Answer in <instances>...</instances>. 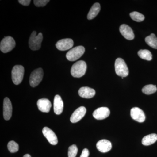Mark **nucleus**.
Masks as SVG:
<instances>
[{"mask_svg": "<svg viewBox=\"0 0 157 157\" xmlns=\"http://www.w3.org/2000/svg\"><path fill=\"white\" fill-rule=\"evenodd\" d=\"M86 68L87 66L85 62L82 60L78 61L74 63L71 67V75L73 77L80 78L85 74Z\"/></svg>", "mask_w": 157, "mask_h": 157, "instance_id": "obj_1", "label": "nucleus"}, {"mask_svg": "<svg viewBox=\"0 0 157 157\" xmlns=\"http://www.w3.org/2000/svg\"><path fill=\"white\" fill-rule=\"evenodd\" d=\"M43 40V36L42 33H40L38 35L36 32L33 31L31 34L29 40V46L32 50H39L41 48V43Z\"/></svg>", "mask_w": 157, "mask_h": 157, "instance_id": "obj_2", "label": "nucleus"}, {"mask_svg": "<svg viewBox=\"0 0 157 157\" xmlns=\"http://www.w3.org/2000/svg\"><path fill=\"white\" fill-rule=\"evenodd\" d=\"M115 69L116 73L118 76L125 77L128 75V68L122 59L119 58L116 60Z\"/></svg>", "mask_w": 157, "mask_h": 157, "instance_id": "obj_3", "label": "nucleus"}, {"mask_svg": "<svg viewBox=\"0 0 157 157\" xmlns=\"http://www.w3.org/2000/svg\"><path fill=\"white\" fill-rule=\"evenodd\" d=\"M25 69L21 65H16L11 71L12 80L14 84L18 85L21 83L24 75Z\"/></svg>", "mask_w": 157, "mask_h": 157, "instance_id": "obj_4", "label": "nucleus"}, {"mask_svg": "<svg viewBox=\"0 0 157 157\" xmlns=\"http://www.w3.org/2000/svg\"><path fill=\"white\" fill-rule=\"evenodd\" d=\"M85 51V49L83 46H76L67 52L66 57L70 61H75L83 55Z\"/></svg>", "mask_w": 157, "mask_h": 157, "instance_id": "obj_5", "label": "nucleus"}, {"mask_svg": "<svg viewBox=\"0 0 157 157\" xmlns=\"http://www.w3.org/2000/svg\"><path fill=\"white\" fill-rule=\"evenodd\" d=\"M16 43L14 39L11 36L5 37L0 44V49L4 53H7L15 47Z\"/></svg>", "mask_w": 157, "mask_h": 157, "instance_id": "obj_6", "label": "nucleus"}, {"mask_svg": "<svg viewBox=\"0 0 157 157\" xmlns=\"http://www.w3.org/2000/svg\"><path fill=\"white\" fill-rule=\"evenodd\" d=\"M43 76V71L42 68H39L34 70L31 74L29 83L33 87L37 86L42 81Z\"/></svg>", "mask_w": 157, "mask_h": 157, "instance_id": "obj_7", "label": "nucleus"}, {"mask_svg": "<svg viewBox=\"0 0 157 157\" xmlns=\"http://www.w3.org/2000/svg\"><path fill=\"white\" fill-rule=\"evenodd\" d=\"M42 133L51 144L54 145L57 144L58 142L57 137L51 129L48 127H44L42 130Z\"/></svg>", "mask_w": 157, "mask_h": 157, "instance_id": "obj_8", "label": "nucleus"}, {"mask_svg": "<svg viewBox=\"0 0 157 157\" xmlns=\"http://www.w3.org/2000/svg\"><path fill=\"white\" fill-rule=\"evenodd\" d=\"M12 104L9 98H6L3 102V116L6 121L10 119L12 116Z\"/></svg>", "mask_w": 157, "mask_h": 157, "instance_id": "obj_9", "label": "nucleus"}, {"mask_svg": "<svg viewBox=\"0 0 157 157\" xmlns=\"http://www.w3.org/2000/svg\"><path fill=\"white\" fill-rule=\"evenodd\" d=\"M131 117L138 122L142 123L145 120V115L142 109L138 107H135L131 110Z\"/></svg>", "mask_w": 157, "mask_h": 157, "instance_id": "obj_10", "label": "nucleus"}, {"mask_svg": "<svg viewBox=\"0 0 157 157\" xmlns=\"http://www.w3.org/2000/svg\"><path fill=\"white\" fill-rule=\"evenodd\" d=\"M110 114V110L106 107H101L96 109L93 113V116L98 120H102L108 117Z\"/></svg>", "mask_w": 157, "mask_h": 157, "instance_id": "obj_11", "label": "nucleus"}, {"mask_svg": "<svg viewBox=\"0 0 157 157\" xmlns=\"http://www.w3.org/2000/svg\"><path fill=\"white\" fill-rule=\"evenodd\" d=\"M86 112V109L84 107H80L74 111L70 117V121L73 123L77 122L81 120Z\"/></svg>", "mask_w": 157, "mask_h": 157, "instance_id": "obj_12", "label": "nucleus"}, {"mask_svg": "<svg viewBox=\"0 0 157 157\" xmlns=\"http://www.w3.org/2000/svg\"><path fill=\"white\" fill-rule=\"evenodd\" d=\"M73 40L70 39H65L59 40L56 44V48L59 50L66 51L73 47Z\"/></svg>", "mask_w": 157, "mask_h": 157, "instance_id": "obj_13", "label": "nucleus"}, {"mask_svg": "<svg viewBox=\"0 0 157 157\" xmlns=\"http://www.w3.org/2000/svg\"><path fill=\"white\" fill-rule=\"evenodd\" d=\"M37 104L38 109L42 112H49L52 107L50 101L46 98L39 99L37 101Z\"/></svg>", "mask_w": 157, "mask_h": 157, "instance_id": "obj_14", "label": "nucleus"}, {"mask_svg": "<svg viewBox=\"0 0 157 157\" xmlns=\"http://www.w3.org/2000/svg\"><path fill=\"white\" fill-rule=\"evenodd\" d=\"M120 32L126 39L133 40L135 38V35L132 29L127 25H122L120 27Z\"/></svg>", "mask_w": 157, "mask_h": 157, "instance_id": "obj_15", "label": "nucleus"}, {"mask_svg": "<svg viewBox=\"0 0 157 157\" xmlns=\"http://www.w3.org/2000/svg\"><path fill=\"white\" fill-rule=\"evenodd\" d=\"M97 148L100 152L106 153L109 151L112 148V144L109 140L106 139H102L99 140L97 143Z\"/></svg>", "mask_w": 157, "mask_h": 157, "instance_id": "obj_16", "label": "nucleus"}, {"mask_svg": "<svg viewBox=\"0 0 157 157\" xmlns=\"http://www.w3.org/2000/svg\"><path fill=\"white\" fill-rule=\"evenodd\" d=\"M63 102L61 97L56 95L54 99V111L57 115L61 114L63 110Z\"/></svg>", "mask_w": 157, "mask_h": 157, "instance_id": "obj_17", "label": "nucleus"}, {"mask_svg": "<svg viewBox=\"0 0 157 157\" xmlns=\"http://www.w3.org/2000/svg\"><path fill=\"white\" fill-rule=\"evenodd\" d=\"M78 94L81 98L90 99L93 98L96 94L95 90L91 88L85 86L80 88L78 91Z\"/></svg>", "mask_w": 157, "mask_h": 157, "instance_id": "obj_18", "label": "nucleus"}, {"mask_svg": "<svg viewBox=\"0 0 157 157\" xmlns=\"http://www.w3.org/2000/svg\"><path fill=\"white\" fill-rule=\"evenodd\" d=\"M101 10V6L99 3H96L94 4L90 9L87 15L88 20H92L95 18L98 15Z\"/></svg>", "mask_w": 157, "mask_h": 157, "instance_id": "obj_19", "label": "nucleus"}, {"mask_svg": "<svg viewBox=\"0 0 157 157\" xmlns=\"http://www.w3.org/2000/svg\"><path fill=\"white\" fill-rule=\"evenodd\" d=\"M157 140V135L151 134L146 135L143 137L142 140V144L145 146H148L155 143Z\"/></svg>", "mask_w": 157, "mask_h": 157, "instance_id": "obj_20", "label": "nucleus"}, {"mask_svg": "<svg viewBox=\"0 0 157 157\" xmlns=\"http://www.w3.org/2000/svg\"><path fill=\"white\" fill-rule=\"evenodd\" d=\"M145 42L151 48L157 49V38L154 34L152 33L145 38Z\"/></svg>", "mask_w": 157, "mask_h": 157, "instance_id": "obj_21", "label": "nucleus"}, {"mask_svg": "<svg viewBox=\"0 0 157 157\" xmlns=\"http://www.w3.org/2000/svg\"><path fill=\"white\" fill-rule=\"evenodd\" d=\"M138 56L140 58L147 61L151 60L152 59V54L150 51L147 49H141L138 52Z\"/></svg>", "mask_w": 157, "mask_h": 157, "instance_id": "obj_22", "label": "nucleus"}, {"mask_svg": "<svg viewBox=\"0 0 157 157\" xmlns=\"http://www.w3.org/2000/svg\"><path fill=\"white\" fill-rule=\"evenodd\" d=\"M157 90V87L155 85L149 84L145 86L142 88V91L144 94H145L150 95L156 92Z\"/></svg>", "mask_w": 157, "mask_h": 157, "instance_id": "obj_23", "label": "nucleus"}, {"mask_svg": "<svg viewBox=\"0 0 157 157\" xmlns=\"http://www.w3.org/2000/svg\"><path fill=\"white\" fill-rule=\"evenodd\" d=\"M130 16L132 19L137 22H141L144 20L145 18L143 14H140L137 11L131 12L130 14Z\"/></svg>", "mask_w": 157, "mask_h": 157, "instance_id": "obj_24", "label": "nucleus"}, {"mask_svg": "<svg viewBox=\"0 0 157 157\" xmlns=\"http://www.w3.org/2000/svg\"><path fill=\"white\" fill-rule=\"evenodd\" d=\"M8 148L10 152L15 153L19 150V145L15 141L11 140L8 143Z\"/></svg>", "mask_w": 157, "mask_h": 157, "instance_id": "obj_25", "label": "nucleus"}, {"mask_svg": "<svg viewBox=\"0 0 157 157\" xmlns=\"http://www.w3.org/2000/svg\"><path fill=\"white\" fill-rule=\"evenodd\" d=\"M78 151V148L75 144L71 145L68 150V157H76Z\"/></svg>", "mask_w": 157, "mask_h": 157, "instance_id": "obj_26", "label": "nucleus"}, {"mask_svg": "<svg viewBox=\"0 0 157 157\" xmlns=\"http://www.w3.org/2000/svg\"><path fill=\"white\" fill-rule=\"evenodd\" d=\"M49 0H35L34 3L36 7H44L47 3L49 2Z\"/></svg>", "mask_w": 157, "mask_h": 157, "instance_id": "obj_27", "label": "nucleus"}, {"mask_svg": "<svg viewBox=\"0 0 157 157\" xmlns=\"http://www.w3.org/2000/svg\"><path fill=\"white\" fill-rule=\"evenodd\" d=\"M90 155L89 151L87 148H85L82 150L80 157H89Z\"/></svg>", "mask_w": 157, "mask_h": 157, "instance_id": "obj_28", "label": "nucleus"}, {"mask_svg": "<svg viewBox=\"0 0 157 157\" xmlns=\"http://www.w3.org/2000/svg\"><path fill=\"white\" fill-rule=\"evenodd\" d=\"M31 1L30 0H19L18 2L23 6H28L30 4Z\"/></svg>", "mask_w": 157, "mask_h": 157, "instance_id": "obj_29", "label": "nucleus"}, {"mask_svg": "<svg viewBox=\"0 0 157 157\" xmlns=\"http://www.w3.org/2000/svg\"><path fill=\"white\" fill-rule=\"evenodd\" d=\"M23 157H31V156L29 154H26Z\"/></svg>", "mask_w": 157, "mask_h": 157, "instance_id": "obj_30", "label": "nucleus"}]
</instances>
